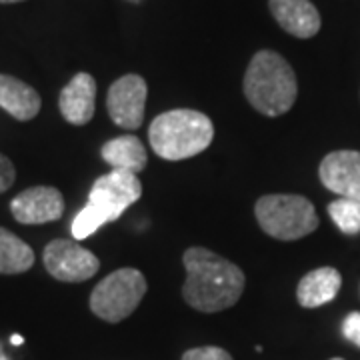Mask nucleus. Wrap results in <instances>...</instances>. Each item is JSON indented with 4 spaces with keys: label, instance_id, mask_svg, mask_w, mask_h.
<instances>
[{
    "label": "nucleus",
    "instance_id": "nucleus-17",
    "mask_svg": "<svg viewBox=\"0 0 360 360\" xmlns=\"http://www.w3.org/2000/svg\"><path fill=\"white\" fill-rule=\"evenodd\" d=\"M328 214L345 234H360V202L352 198H336L335 202L328 205Z\"/></svg>",
    "mask_w": 360,
    "mask_h": 360
},
{
    "label": "nucleus",
    "instance_id": "nucleus-3",
    "mask_svg": "<svg viewBox=\"0 0 360 360\" xmlns=\"http://www.w3.org/2000/svg\"><path fill=\"white\" fill-rule=\"evenodd\" d=\"M214 139L212 120L198 110L176 108L150 122L148 142L165 160H184L205 153Z\"/></svg>",
    "mask_w": 360,
    "mask_h": 360
},
{
    "label": "nucleus",
    "instance_id": "nucleus-8",
    "mask_svg": "<svg viewBox=\"0 0 360 360\" xmlns=\"http://www.w3.org/2000/svg\"><path fill=\"white\" fill-rule=\"evenodd\" d=\"M146 94V80L139 75H124L110 84L106 94V108L116 127L127 130L141 129Z\"/></svg>",
    "mask_w": 360,
    "mask_h": 360
},
{
    "label": "nucleus",
    "instance_id": "nucleus-25",
    "mask_svg": "<svg viewBox=\"0 0 360 360\" xmlns=\"http://www.w3.org/2000/svg\"><path fill=\"white\" fill-rule=\"evenodd\" d=\"M2 360H4V359H2Z\"/></svg>",
    "mask_w": 360,
    "mask_h": 360
},
{
    "label": "nucleus",
    "instance_id": "nucleus-4",
    "mask_svg": "<svg viewBox=\"0 0 360 360\" xmlns=\"http://www.w3.org/2000/svg\"><path fill=\"white\" fill-rule=\"evenodd\" d=\"M260 229L276 240H298L319 229V214L300 194H266L255 205Z\"/></svg>",
    "mask_w": 360,
    "mask_h": 360
},
{
    "label": "nucleus",
    "instance_id": "nucleus-13",
    "mask_svg": "<svg viewBox=\"0 0 360 360\" xmlns=\"http://www.w3.org/2000/svg\"><path fill=\"white\" fill-rule=\"evenodd\" d=\"M340 286H342V276L333 266L310 270L309 274L302 276L296 288L298 304L304 309H319L322 304H328L336 298Z\"/></svg>",
    "mask_w": 360,
    "mask_h": 360
},
{
    "label": "nucleus",
    "instance_id": "nucleus-12",
    "mask_svg": "<svg viewBox=\"0 0 360 360\" xmlns=\"http://www.w3.org/2000/svg\"><path fill=\"white\" fill-rule=\"evenodd\" d=\"M269 8L284 32L296 39H312L321 30V13L310 0H269Z\"/></svg>",
    "mask_w": 360,
    "mask_h": 360
},
{
    "label": "nucleus",
    "instance_id": "nucleus-10",
    "mask_svg": "<svg viewBox=\"0 0 360 360\" xmlns=\"http://www.w3.org/2000/svg\"><path fill=\"white\" fill-rule=\"evenodd\" d=\"M319 176L326 191L360 202V153L335 150L322 158Z\"/></svg>",
    "mask_w": 360,
    "mask_h": 360
},
{
    "label": "nucleus",
    "instance_id": "nucleus-6",
    "mask_svg": "<svg viewBox=\"0 0 360 360\" xmlns=\"http://www.w3.org/2000/svg\"><path fill=\"white\" fill-rule=\"evenodd\" d=\"M42 260L46 272L60 283H84L101 269L96 255L78 245L77 240L66 238H56L44 246Z\"/></svg>",
    "mask_w": 360,
    "mask_h": 360
},
{
    "label": "nucleus",
    "instance_id": "nucleus-18",
    "mask_svg": "<svg viewBox=\"0 0 360 360\" xmlns=\"http://www.w3.org/2000/svg\"><path fill=\"white\" fill-rule=\"evenodd\" d=\"M106 222H108V219L104 217L103 210L98 206L92 205V202H86V206L72 220L70 231H72V236L77 240H82V238H89L90 234H94Z\"/></svg>",
    "mask_w": 360,
    "mask_h": 360
},
{
    "label": "nucleus",
    "instance_id": "nucleus-15",
    "mask_svg": "<svg viewBox=\"0 0 360 360\" xmlns=\"http://www.w3.org/2000/svg\"><path fill=\"white\" fill-rule=\"evenodd\" d=\"M101 156L106 165H110V168L130 170L134 174L142 172L148 165L146 148L141 139L134 134H122V136H116V139L104 142L101 148Z\"/></svg>",
    "mask_w": 360,
    "mask_h": 360
},
{
    "label": "nucleus",
    "instance_id": "nucleus-21",
    "mask_svg": "<svg viewBox=\"0 0 360 360\" xmlns=\"http://www.w3.org/2000/svg\"><path fill=\"white\" fill-rule=\"evenodd\" d=\"M16 180V170L14 165L11 162V158H6L4 155H0V194L6 193Z\"/></svg>",
    "mask_w": 360,
    "mask_h": 360
},
{
    "label": "nucleus",
    "instance_id": "nucleus-19",
    "mask_svg": "<svg viewBox=\"0 0 360 360\" xmlns=\"http://www.w3.org/2000/svg\"><path fill=\"white\" fill-rule=\"evenodd\" d=\"M180 360H234L224 350V348L219 347H198V348H191L182 354Z\"/></svg>",
    "mask_w": 360,
    "mask_h": 360
},
{
    "label": "nucleus",
    "instance_id": "nucleus-16",
    "mask_svg": "<svg viewBox=\"0 0 360 360\" xmlns=\"http://www.w3.org/2000/svg\"><path fill=\"white\" fill-rule=\"evenodd\" d=\"M32 264L34 250L14 232L0 226V274H22Z\"/></svg>",
    "mask_w": 360,
    "mask_h": 360
},
{
    "label": "nucleus",
    "instance_id": "nucleus-24",
    "mask_svg": "<svg viewBox=\"0 0 360 360\" xmlns=\"http://www.w3.org/2000/svg\"><path fill=\"white\" fill-rule=\"evenodd\" d=\"M330 360H345V359H330Z\"/></svg>",
    "mask_w": 360,
    "mask_h": 360
},
{
    "label": "nucleus",
    "instance_id": "nucleus-11",
    "mask_svg": "<svg viewBox=\"0 0 360 360\" xmlns=\"http://www.w3.org/2000/svg\"><path fill=\"white\" fill-rule=\"evenodd\" d=\"M60 115L72 127L89 124L96 110V82L89 72H78L60 90L58 96Z\"/></svg>",
    "mask_w": 360,
    "mask_h": 360
},
{
    "label": "nucleus",
    "instance_id": "nucleus-5",
    "mask_svg": "<svg viewBox=\"0 0 360 360\" xmlns=\"http://www.w3.org/2000/svg\"><path fill=\"white\" fill-rule=\"evenodd\" d=\"M146 278L141 270L118 269L104 276L90 292V310L104 322H116L129 319L146 295Z\"/></svg>",
    "mask_w": 360,
    "mask_h": 360
},
{
    "label": "nucleus",
    "instance_id": "nucleus-7",
    "mask_svg": "<svg viewBox=\"0 0 360 360\" xmlns=\"http://www.w3.org/2000/svg\"><path fill=\"white\" fill-rule=\"evenodd\" d=\"M142 196V184L139 176L130 170L112 168L108 174L94 180L89 194V202L98 206L108 222L120 219V214L134 205Z\"/></svg>",
    "mask_w": 360,
    "mask_h": 360
},
{
    "label": "nucleus",
    "instance_id": "nucleus-20",
    "mask_svg": "<svg viewBox=\"0 0 360 360\" xmlns=\"http://www.w3.org/2000/svg\"><path fill=\"white\" fill-rule=\"evenodd\" d=\"M342 335L348 342L360 348V312H350L342 322Z\"/></svg>",
    "mask_w": 360,
    "mask_h": 360
},
{
    "label": "nucleus",
    "instance_id": "nucleus-1",
    "mask_svg": "<svg viewBox=\"0 0 360 360\" xmlns=\"http://www.w3.org/2000/svg\"><path fill=\"white\" fill-rule=\"evenodd\" d=\"M182 262L186 269L182 296L191 309L220 312L234 307L245 292V272L205 246L184 250Z\"/></svg>",
    "mask_w": 360,
    "mask_h": 360
},
{
    "label": "nucleus",
    "instance_id": "nucleus-23",
    "mask_svg": "<svg viewBox=\"0 0 360 360\" xmlns=\"http://www.w3.org/2000/svg\"><path fill=\"white\" fill-rule=\"evenodd\" d=\"M16 2H25V0H0V4H16Z\"/></svg>",
    "mask_w": 360,
    "mask_h": 360
},
{
    "label": "nucleus",
    "instance_id": "nucleus-2",
    "mask_svg": "<svg viewBox=\"0 0 360 360\" xmlns=\"http://www.w3.org/2000/svg\"><path fill=\"white\" fill-rule=\"evenodd\" d=\"M245 96L260 115H286L298 96V82L292 66L274 51H258L245 72Z\"/></svg>",
    "mask_w": 360,
    "mask_h": 360
},
{
    "label": "nucleus",
    "instance_id": "nucleus-14",
    "mask_svg": "<svg viewBox=\"0 0 360 360\" xmlns=\"http://www.w3.org/2000/svg\"><path fill=\"white\" fill-rule=\"evenodd\" d=\"M40 94L30 84L11 75H0V108L16 120H32L40 112Z\"/></svg>",
    "mask_w": 360,
    "mask_h": 360
},
{
    "label": "nucleus",
    "instance_id": "nucleus-9",
    "mask_svg": "<svg viewBox=\"0 0 360 360\" xmlns=\"http://www.w3.org/2000/svg\"><path fill=\"white\" fill-rule=\"evenodd\" d=\"M11 212L20 224H46L65 214V198L54 186H30L14 196Z\"/></svg>",
    "mask_w": 360,
    "mask_h": 360
},
{
    "label": "nucleus",
    "instance_id": "nucleus-22",
    "mask_svg": "<svg viewBox=\"0 0 360 360\" xmlns=\"http://www.w3.org/2000/svg\"><path fill=\"white\" fill-rule=\"evenodd\" d=\"M11 342H13V345H16V347H20V345L25 342V340H22V336H20V335H13Z\"/></svg>",
    "mask_w": 360,
    "mask_h": 360
}]
</instances>
